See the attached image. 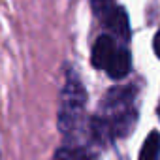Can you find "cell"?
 Instances as JSON below:
<instances>
[{
	"instance_id": "3",
	"label": "cell",
	"mask_w": 160,
	"mask_h": 160,
	"mask_svg": "<svg viewBox=\"0 0 160 160\" xmlns=\"http://www.w3.org/2000/svg\"><path fill=\"white\" fill-rule=\"evenodd\" d=\"M106 27L119 38H128V30H130V25H128V15L126 12L121 8V6H113L109 10V13L106 15Z\"/></svg>"
},
{
	"instance_id": "5",
	"label": "cell",
	"mask_w": 160,
	"mask_h": 160,
	"mask_svg": "<svg viewBox=\"0 0 160 160\" xmlns=\"http://www.w3.org/2000/svg\"><path fill=\"white\" fill-rule=\"evenodd\" d=\"M160 152V134L158 132H151L141 147L139 152V160H156Z\"/></svg>"
},
{
	"instance_id": "2",
	"label": "cell",
	"mask_w": 160,
	"mask_h": 160,
	"mask_svg": "<svg viewBox=\"0 0 160 160\" xmlns=\"http://www.w3.org/2000/svg\"><path fill=\"white\" fill-rule=\"evenodd\" d=\"M115 51H117V47H115L113 38L108 36V34L100 36L96 40V43L92 45V55H91L92 66L98 68V70H106L108 64H109V60H111V57L115 55Z\"/></svg>"
},
{
	"instance_id": "6",
	"label": "cell",
	"mask_w": 160,
	"mask_h": 160,
	"mask_svg": "<svg viewBox=\"0 0 160 160\" xmlns=\"http://www.w3.org/2000/svg\"><path fill=\"white\" fill-rule=\"evenodd\" d=\"M91 6L98 17H106L113 8V0H91Z\"/></svg>"
},
{
	"instance_id": "1",
	"label": "cell",
	"mask_w": 160,
	"mask_h": 160,
	"mask_svg": "<svg viewBox=\"0 0 160 160\" xmlns=\"http://www.w3.org/2000/svg\"><path fill=\"white\" fill-rule=\"evenodd\" d=\"M85 106V89L79 79L70 77L62 91V102H60V128L70 130L77 124L79 117L83 113Z\"/></svg>"
},
{
	"instance_id": "7",
	"label": "cell",
	"mask_w": 160,
	"mask_h": 160,
	"mask_svg": "<svg viewBox=\"0 0 160 160\" xmlns=\"http://www.w3.org/2000/svg\"><path fill=\"white\" fill-rule=\"evenodd\" d=\"M152 47H154V53H156V57L160 58V30H158V32H156V36H154Z\"/></svg>"
},
{
	"instance_id": "4",
	"label": "cell",
	"mask_w": 160,
	"mask_h": 160,
	"mask_svg": "<svg viewBox=\"0 0 160 160\" xmlns=\"http://www.w3.org/2000/svg\"><path fill=\"white\" fill-rule=\"evenodd\" d=\"M132 68V57H130V51L128 49H117L115 55L111 57L109 64H108V73L113 77V79H121L124 75H128Z\"/></svg>"
}]
</instances>
